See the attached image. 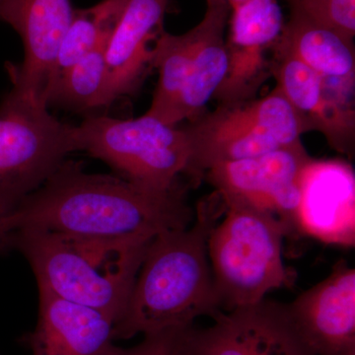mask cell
<instances>
[{
	"label": "cell",
	"mask_w": 355,
	"mask_h": 355,
	"mask_svg": "<svg viewBox=\"0 0 355 355\" xmlns=\"http://www.w3.org/2000/svg\"><path fill=\"white\" fill-rule=\"evenodd\" d=\"M15 230L149 242L193 220L184 189L159 195L119 176L88 174L64 161L11 214Z\"/></svg>",
	"instance_id": "1"
},
{
	"label": "cell",
	"mask_w": 355,
	"mask_h": 355,
	"mask_svg": "<svg viewBox=\"0 0 355 355\" xmlns=\"http://www.w3.org/2000/svg\"><path fill=\"white\" fill-rule=\"evenodd\" d=\"M224 211L214 193L198 203L191 225L165 231L149 243L127 306L114 324L116 340L190 328L197 318L221 312L207 243Z\"/></svg>",
	"instance_id": "2"
},
{
	"label": "cell",
	"mask_w": 355,
	"mask_h": 355,
	"mask_svg": "<svg viewBox=\"0 0 355 355\" xmlns=\"http://www.w3.org/2000/svg\"><path fill=\"white\" fill-rule=\"evenodd\" d=\"M153 241V240H151ZM149 242L15 230L14 249L29 261L39 289L106 313L118 322Z\"/></svg>",
	"instance_id": "3"
},
{
	"label": "cell",
	"mask_w": 355,
	"mask_h": 355,
	"mask_svg": "<svg viewBox=\"0 0 355 355\" xmlns=\"http://www.w3.org/2000/svg\"><path fill=\"white\" fill-rule=\"evenodd\" d=\"M224 214L207 243L220 310L256 304L268 292L293 286L295 272L282 261V240L287 235L282 224L240 205H225Z\"/></svg>",
	"instance_id": "4"
},
{
	"label": "cell",
	"mask_w": 355,
	"mask_h": 355,
	"mask_svg": "<svg viewBox=\"0 0 355 355\" xmlns=\"http://www.w3.org/2000/svg\"><path fill=\"white\" fill-rule=\"evenodd\" d=\"M78 150L104 161L119 177L159 195L181 190L191 146L183 128L167 125L150 114L118 120L90 116L76 127Z\"/></svg>",
	"instance_id": "5"
},
{
	"label": "cell",
	"mask_w": 355,
	"mask_h": 355,
	"mask_svg": "<svg viewBox=\"0 0 355 355\" xmlns=\"http://www.w3.org/2000/svg\"><path fill=\"white\" fill-rule=\"evenodd\" d=\"M183 128L191 146L187 176L193 181L218 163L258 157L301 144V135L307 133L277 87L261 98L219 105Z\"/></svg>",
	"instance_id": "6"
},
{
	"label": "cell",
	"mask_w": 355,
	"mask_h": 355,
	"mask_svg": "<svg viewBox=\"0 0 355 355\" xmlns=\"http://www.w3.org/2000/svg\"><path fill=\"white\" fill-rule=\"evenodd\" d=\"M77 150L76 125L11 89L0 103V209L12 214Z\"/></svg>",
	"instance_id": "7"
},
{
	"label": "cell",
	"mask_w": 355,
	"mask_h": 355,
	"mask_svg": "<svg viewBox=\"0 0 355 355\" xmlns=\"http://www.w3.org/2000/svg\"><path fill=\"white\" fill-rule=\"evenodd\" d=\"M311 158L301 142L258 157L218 163L203 175L224 205L272 217L288 236L298 233L299 178Z\"/></svg>",
	"instance_id": "8"
},
{
	"label": "cell",
	"mask_w": 355,
	"mask_h": 355,
	"mask_svg": "<svg viewBox=\"0 0 355 355\" xmlns=\"http://www.w3.org/2000/svg\"><path fill=\"white\" fill-rule=\"evenodd\" d=\"M212 319L209 328L186 331L179 355H313L282 303L265 298Z\"/></svg>",
	"instance_id": "9"
},
{
	"label": "cell",
	"mask_w": 355,
	"mask_h": 355,
	"mask_svg": "<svg viewBox=\"0 0 355 355\" xmlns=\"http://www.w3.org/2000/svg\"><path fill=\"white\" fill-rule=\"evenodd\" d=\"M228 24L227 73L214 98L219 105L256 98L272 74L268 55L279 41L284 20L277 0H244L230 6Z\"/></svg>",
	"instance_id": "10"
},
{
	"label": "cell",
	"mask_w": 355,
	"mask_h": 355,
	"mask_svg": "<svg viewBox=\"0 0 355 355\" xmlns=\"http://www.w3.org/2000/svg\"><path fill=\"white\" fill-rule=\"evenodd\" d=\"M73 11L71 0H3L0 4V21L19 34L24 46L22 64L6 67L13 90L44 103V88Z\"/></svg>",
	"instance_id": "11"
},
{
	"label": "cell",
	"mask_w": 355,
	"mask_h": 355,
	"mask_svg": "<svg viewBox=\"0 0 355 355\" xmlns=\"http://www.w3.org/2000/svg\"><path fill=\"white\" fill-rule=\"evenodd\" d=\"M286 309L313 355L355 350V270L347 261H338L328 277L302 292Z\"/></svg>",
	"instance_id": "12"
},
{
	"label": "cell",
	"mask_w": 355,
	"mask_h": 355,
	"mask_svg": "<svg viewBox=\"0 0 355 355\" xmlns=\"http://www.w3.org/2000/svg\"><path fill=\"white\" fill-rule=\"evenodd\" d=\"M298 233L336 246L355 244V177L342 160L311 158L299 178Z\"/></svg>",
	"instance_id": "13"
},
{
	"label": "cell",
	"mask_w": 355,
	"mask_h": 355,
	"mask_svg": "<svg viewBox=\"0 0 355 355\" xmlns=\"http://www.w3.org/2000/svg\"><path fill=\"white\" fill-rule=\"evenodd\" d=\"M272 53L275 87L295 110L306 132L322 133L331 148L354 155V103L336 94L321 77L293 55L279 50Z\"/></svg>",
	"instance_id": "14"
},
{
	"label": "cell",
	"mask_w": 355,
	"mask_h": 355,
	"mask_svg": "<svg viewBox=\"0 0 355 355\" xmlns=\"http://www.w3.org/2000/svg\"><path fill=\"white\" fill-rule=\"evenodd\" d=\"M39 319L19 342L33 355H119L114 320L102 311L39 289Z\"/></svg>",
	"instance_id": "15"
},
{
	"label": "cell",
	"mask_w": 355,
	"mask_h": 355,
	"mask_svg": "<svg viewBox=\"0 0 355 355\" xmlns=\"http://www.w3.org/2000/svg\"><path fill=\"white\" fill-rule=\"evenodd\" d=\"M169 0H128L106 48L116 99L133 94L153 67V46L163 32Z\"/></svg>",
	"instance_id": "16"
},
{
	"label": "cell",
	"mask_w": 355,
	"mask_h": 355,
	"mask_svg": "<svg viewBox=\"0 0 355 355\" xmlns=\"http://www.w3.org/2000/svg\"><path fill=\"white\" fill-rule=\"evenodd\" d=\"M273 50L293 55L321 77L336 94L354 102V40L291 10Z\"/></svg>",
	"instance_id": "17"
},
{
	"label": "cell",
	"mask_w": 355,
	"mask_h": 355,
	"mask_svg": "<svg viewBox=\"0 0 355 355\" xmlns=\"http://www.w3.org/2000/svg\"><path fill=\"white\" fill-rule=\"evenodd\" d=\"M230 6L226 0H207V10L197 25L198 43L179 109V123L205 113L227 73L225 31Z\"/></svg>",
	"instance_id": "18"
},
{
	"label": "cell",
	"mask_w": 355,
	"mask_h": 355,
	"mask_svg": "<svg viewBox=\"0 0 355 355\" xmlns=\"http://www.w3.org/2000/svg\"><path fill=\"white\" fill-rule=\"evenodd\" d=\"M198 43L197 26L182 35L163 31L153 46V67L158 72L150 108L146 114L178 125L179 109Z\"/></svg>",
	"instance_id": "19"
},
{
	"label": "cell",
	"mask_w": 355,
	"mask_h": 355,
	"mask_svg": "<svg viewBox=\"0 0 355 355\" xmlns=\"http://www.w3.org/2000/svg\"><path fill=\"white\" fill-rule=\"evenodd\" d=\"M128 0H102L88 8L74 9L69 29L65 33L53 64L46 94L65 72L91 51L108 44Z\"/></svg>",
	"instance_id": "20"
},
{
	"label": "cell",
	"mask_w": 355,
	"mask_h": 355,
	"mask_svg": "<svg viewBox=\"0 0 355 355\" xmlns=\"http://www.w3.org/2000/svg\"><path fill=\"white\" fill-rule=\"evenodd\" d=\"M107 44L91 51L70 67L46 91L44 104L62 105L83 111L109 106L116 101L107 65Z\"/></svg>",
	"instance_id": "21"
},
{
	"label": "cell",
	"mask_w": 355,
	"mask_h": 355,
	"mask_svg": "<svg viewBox=\"0 0 355 355\" xmlns=\"http://www.w3.org/2000/svg\"><path fill=\"white\" fill-rule=\"evenodd\" d=\"M291 10L349 39L355 36V0H289Z\"/></svg>",
	"instance_id": "22"
},
{
	"label": "cell",
	"mask_w": 355,
	"mask_h": 355,
	"mask_svg": "<svg viewBox=\"0 0 355 355\" xmlns=\"http://www.w3.org/2000/svg\"><path fill=\"white\" fill-rule=\"evenodd\" d=\"M190 328L173 329L144 336L141 343L132 349H121L119 355H178L184 334Z\"/></svg>",
	"instance_id": "23"
},
{
	"label": "cell",
	"mask_w": 355,
	"mask_h": 355,
	"mask_svg": "<svg viewBox=\"0 0 355 355\" xmlns=\"http://www.w3.org/2000/svg\"><path fill=\"white\" fill-rule=\"evenodd\" d=\"M11 214L0 209V254L8 253L14 250V229L11 224Z\"/></svg>",
	"instance_id": "24"
},
{
	"label": "cell",
	"mask_w": 355,
	"mask_h": 355,
	"mask_svg": "<svg viewBox=\"0 0 355 355\" xmlns=\"http://www.w3.org/2000/svg\"><path fill=\"white\" fill-rule=\"evenodd\" d=\"M228 2L229 6H232V4L239 3V2L244 1V0H226Z\"/></svg>",
	"instance_id": "25"
},
{
	"label": "cell",
	"mask_w": 355,
	"mask_h": 355,
	"mask_svg": "<svg viewBox=\"0 0 355 355\" xmlns=\"http://www.w3.org/2000/svg\"><path fill=\"white\" fill-rule=\"evenodd\" d=\"M343 355H355V350H352V352H347V354Z\"/></svg>",
	"instance_id": "26"
},
{
	"label": "cell",
	"mask_w": 355,
	"mask_h": 355,
	"mask_svg": "<svg viewBox=\"0 0 355 355\" xmlns=\"http://www.w3.org/2000/svg\"><path fill=\"white\" fill-rule=\"evenodd\" d=\"M2 2H3V0H0V4H1Z\"/></svg>",
	"instance_id": "27"
},
{
	"label": "cell",
	"mask_w": 355,
	"mask_h": 355,
	"mask_svg": "<svg viewBox=\"0 0 355 355\" xmlns=\"http://www.w3.org/2000/svg\"><path fill=\"white\" fill-rule=\"evenodd\" d=\"M178 355H179V354H178Z\"/></svg>",
	"instance_id": "28"
}]
</instances>
